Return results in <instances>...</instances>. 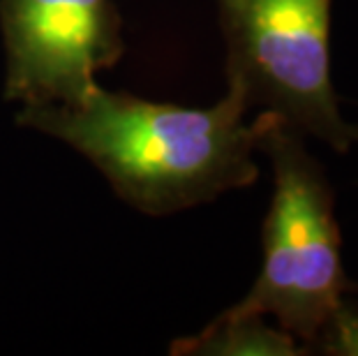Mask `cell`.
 <instances>
[{"label": "cell", "mask_w": 358, "mask_h": 356, "mask_svg": "<svg viewBox=\"0 0 358 356\" xmlns=\"http://www.w3.org/2000/svg\"><path fill=\"white\" fill-rule=\"evenodd\" d=\"M0 30L5 100L21 107L79 104L125 54L113 0H0Z\"/></svg>", "instance_id": "4"}, {"label": "cell", "mask_w": 358, "mask_h": 356, "mask_svg": "<svg viewBox=\"0 0 358 356\" xmlns=\"http://www.w3.org/2000/svg\"><path fill=\"white\" fill-rule=\"evenodd\" d=\"M238 90L189 109L93 88L79 104L21 107L17 123L79 150L120 199L150 218L187 211L252 185L262 113L248 123Z\"/></svg>", "instance_id": "1"}, {"label": "cell", "mask_w": 358, "mask_h": 356, "mask_svg": "<svg viewBox=\"0 0 358 356\" xmlns=\"http://www.w3.org/2000/svg\"><path fill=\"white\" fill-rule=\"evenodd\" d=\"M310 354L358 356V292H347L324 320Z\"/></svg>", "instance_id": "6"}, {"label": "cell", "mask_w": 358, "mask_h": 356, "mask_svg": "<svg viewBox=\"0 0 358 356\" xmlns=\"http://www.w3.org/2000/svg\"><path fill=\"white\" fill-rule=\"evenodd\" d=\"M356 130H358V125H356ZM356 143H358V139H356Z\"/></svg>", "instance_id": "7"}, {"label": "cell", "mask_w": 358, "mask_h": 356, "mask_svg": "<svg viewBox=\"0 0 358 356\" xmlns=\"http://www.w3.org/2000/svg\"><path fill=\"white\" fill-rule=\"evenodd\" d=\"M262 113L257 150L271 160L273 197L264 220V264L234 315L273 317L310 354L324 320L358 283L342 266L335 194L324 166L306 146V134L278 113Z\"/></svg>", "instance_id": "2"}, {"label": "cell", "mask_w": 358, "mask_h": 356, "mask_svg": "<svg viewBox=\"0 0 358 356\" xmlns=\"http://www.w3.org/2000/svg\"><path fill=\"white\" fill-rule=\"evenodd\" d=\"M173 356H303L308 350L292 333L271 327L264 315H217L196 336L173 340Z\"/></svg>", "instance_id": "5"}, {"label": "cell", "mask_w": 358, "mask_h": 356, "mask_svg": "<svg viewBox=\"0 0 358 356\" xmlns=\"http://www.w3.org/2000/svg\"><path fill=\"white\" fill-rule=\"evenodd\" d=\"M227 86L347 153L356 125L340 113L331 81V0H217Z\"/></svg>", "instance_id": "3"}]
</instances>
